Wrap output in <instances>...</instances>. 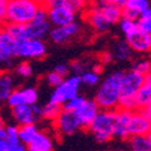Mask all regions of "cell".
I'll return each instance as SVG.
<instances>
[{
    "mask_svg": "<svg viewBox=\"0 0 151 151\" xmlns=\"http://www.w3.org/2000/svg\"><path fill=\"white\" fill-rule=\"evenodd\" d=\"M114 151H128V150H123V149H120V150H114Z\"/></svg>",
    "mask_w": 151,
    "mask_h": 151,
    "instance_id": "obj_48",
    "label": "cell"
},
{
    "mask_svg": "<svg viewBox=\"0 0 151 151\" xmlns=\"http://www.w3.org/2000/svg\"><path fill=\"white\" fill-rule=\"evenodd\" d=\"M87 62L85 60H81V59H76V60H74L71 62L70 64H69V68H70V71L74 74V75H76V76H81V75L83 73H86L87 70Z\"/></svg>",
    "mask_w": 151,
    "mask_h": 151,
    "instance_id": "obj_34",
    "label": "cell"
},
{
    "mask_svg": "<svg viewBox=\"0 0 151 151\" xmlns=\"http://www.w3.org/2000/svg\"><path fill=\"white\" fill-rule=\"evenodd\" d=\"M135 100H137L138 110H144L151 103V83L150 82L144 81L143 86L140 87V90L138 91L135 96Z\"/></svg>",
    "mask_w": 151,
    "mask_h": 151,
    "instance_id": "obj_25",
    "label": "cell"
},
{
    "mask_svg": "<svg viewBox=\"0 0 151 151\" xmlns=\"http://www.w3.org/2000/svg\"><path fill=\"white\" fill-rule=\"evenodd\" d=\"M39 92L34 87H24V88H16L7 99V105L14 109L21 105H33L37 103Z\"/></svg>",
    "mask_w": 151,
    "mask_h": 151,
    "instance_id": "obj_9",
    "label": "cell"
},
{
    "mask_svg": "<svg viewBox=\"0 0 151 151\" xmlns=\"http://www.w3.org/2000/svg\"><path fill=\"white\" fill-rule=\"evenodd\" d=\"M55 73H57L58 75H60L62 78H64L65 75H68L70 73V68H69V64H67V63H59V64H57L53 69Z\"/></svg>",
    "mask_w": 151,
    "mask_h": 151,
    "instance_id": "obj_38",
    "label": "cell"
},
{
    "mask_svg": "<svg viewBox=\"0 0 151 151\" xmlns=\"http://www.w3.org/2000/svg\"><path fill=\"white\" fill-rule=\"evenodd\" d=\"M119 24H120V29H121V32L124 34V36H128V35H131V34H133L134 32L138 30L137 22H135V21L121 18V21L119 22Z\"/></svg>",
    "mask_w": 151,
    "mask_h": 151,
    "instance_id": "obj_33",
    "label": "cell"
},
{
    "mask_svg": "<svg viewBox=\"0 0 151 151\" xmlns=\"http://www.w3.org/2000/svg\"><path fill=\"white\" fill-rule=\"evenodd\" d=\"M19 44L17 40H15L7 32L3 30L0 33V52L4 53L5 56L14 58L18 55Z\"/></svg>",
    "mask_w": 151,
    "mask_h": 151,
    "instance_id": "obj_19",
    "label": "cell"
},
{
    "mask_svg": "<svg viewBox=\"0 0 151 151\" xmlns=\"http://www.w3.org/2000/svg\"><path fill=\"white\" fill-rule=\"evenodd\" d=\"M96 5L102 12L104 18L114 26L115 23H119L122 18V10L117 6L115 0H102V1H97Z\"/></svg>",
    "mask_w": 151,
    "mask_h": 151,
    "instance_id": "obj_16",
    "label": "cell"
},
{
    "mask_svg": "<svg viewBox=\"0 0 151 151\" xmlns=\"http://www.w3.org/2000/svg\"><path fill=\"white\" fill-rule=\"evenodd\" d=\"M128 143L131 151H151V142L146 138V135L131 137Z\"/></svg>",
    "mask_w": 151,
    "mask_h": 151,
    "instance_id": "obj_26",
    "label": "cell"
},
{
    "mask_svg": "<svg viewBox=\"0 0 151 151\" xmlns=\"http://www.w3.org/2000/svg\"><path fill=\"white\" fill-rule=\"evenodd\" d=\"M137 27H138V30L142 32L143 34H146L149 36L151 35V21L139 18L137 21Z\"/></svg>",
    "mask_w": 151,
    "mask_h": 151,
    "instance_id": "obj_37",
    "label": "cell"
},
{
    "mask_svg": "<svg viewBox=\"0 0 151 151\" xmlns=\"http://www.w3.org/2000/svg\"><path fill=\"white\" fill-rule=\"evenodd\" d=\"M4 30L7 32L18 42L28 40L27 26H22V24H16V23H4Z\"/></svg>",
    "mask_w": 151,
    "mask_h": 151,
    "instance_id": "obj_24",
    "label": "cell"
},
{
    "mask_svg": "<svg viewBox=\"0 0 151 151\" xmlns=\"http://www.w3.org/2000/svg\"><path fill=\"white\" fill-rule=\"evenodd\" d=\"M27 149L28 151H53V142L50 135L40 132Z\"/></svg>",
    "mask_w": 151,
    "mask_h": 151,
    "instance_id": "obj_21",
    "label": "cell"
},
{
    "mask_svg": "<svg viewBox=\"0 0 151 151\" xmlns=\"http://www.w3.org/2000/svg\"><path fill=\"white\" fill-rule=\"evenodd\" d=\"M116 122V110H100L90 124L88 131L93 134L98 143H106L114 138Z\"/></svg>",
    "mask_w": 151,
    "mask_h": 151,
    "instance_id": "obj_4",
    "label": "cell"
},
{
    "mask_svg": "<svg viewBox=\"0 0 151 151\" xmlns=\"http://www.w3.org/2000/svg\"><path fill=\"white\" fill-rule=\"evenodd\" d=\"M10 150V145L5 139L0 138V151H9Z\"/></svg>",
    "mask_w": 151,
    "mask_h": 151,
    "instance_id": "obj_45",
    "label": "cell"
},
{
    "mask_svg": "<svg viewBox=\"0 0 151 151\" xmlns=\"http://www.w3.org/2000/svg\"><path fill=\"white\" fill-rule=\"evenodd\" d=\"M85 11H86L85 12L86 21L88 22V24L97 33H105V32L110 30V28L112 26L104 18V16L102 15V12H100L98 6L96 5V3L87 5Z\"/></svg>",
    "mask_w": 151,
    "mask_h": 151,
    "instance_id": "obj_13",
    "label": "cell"
},
{
    "mask_svg": "<svg viewBox=\"0 0 151 151\" xmlns=\"http://www.w3.org/2000/svg\"><path fill=\"white\" fill-rule=\"evenodd\" d=\"M5 140L9 143V145H16L19 144V138H18V126L15 124H9L6 126V137Z\"/></svg>",
    "mask_w": 151,
    "mask_h": 151,
    "instance_id": "obj_31",
    "label": "cell"
},
{
    "mask_svg": "<svg viewBox=\"0 0 151 151\" xmlns=\"http://www.w3.org/2000/svg\"><path fill=\"white\" fill-rule=\"evenodd\" d=\"M15 73L17 76L23 78V79H28L33 75V67L29 62H22L19 64H17Z\"/></svg>",
    "mask_w": 151,
    "mask_h": 151,
    "instance_id": "obj_32",
    "label": "cell"
},
{
    "mask_svg": "<svg viewBox=\"0 0 151 151\" xmlns=\"http://www.w3.org/2000/svg\"><path fill=\"white\" fill-rule=\"evenodd\" d=\"M9 151H28V149H27L26 145L19 143V144H16V145H11Z\"/></svg>",
    "mask_w": 151,
    "mask_h": 151,
    "instance_id": "obj_41",
    "label": "cell"
},
{
    "mask_svg": "<svg viewBox=\"0 0 151 151\" xmlns=\"http://www.w3.org/2000/svg\"><path fill=\"white\" fill-rule=\"evenodd\" d=\"M139 18H143V19H147V21H151V7H147L145 11H143Z\"/></svg>",
    "mask_w": 151,
    "mask_h": 151,
    "instance_id": "obj_44",
    "label": "cell"
},
{
    "mask_svg": "<svg viewBox=\"0 0 151 151\" xmlns=\"http://www.w3.org/2000/svg\"><path fill=\"white\" fill-rule=\"evenodd\" d=\"M80 80H81V85L88 86V87H94L99 83L100 79H99V74H97L96 71L87 70L80 76Z\"/></svg>",
    "mask_w": 151,
    "mask_h": 151,
    "instance_id": "obj_29",
    "label": "cell"
},
{
    "mask_svg": "<svg viewBox=\"0 0 151 151\" xmlns=\"http://www.w3.org/2000/svg\"><path fill=\"white\" fill-rule=\"evenodd\" d=\"M143 111V114H144V116L147 119V121H149V123L151 124V103L144 109V110H142Z\"/></svg>",
    "mask_w": 151,
    "mask_h": 151,
    "instance_id": "obj_43",
    "label": "cell"
},
{
    "mask_svg": "<svg viewBox=\"0 0 151 151\" xmlns=\"http://www.w3.org/2000/svg\"><path fill=\"white\" fill-rule=\"evenodd\" d=\"M15 88V78L10 71H0V102H7Z\"/></svg>",
    "mask_w": 151,
    "mask_h": 151,
    "instance_id": "obj_20",
    "label": "cell"
},
{
    "mask_svg": "<svg viewBox=\"0 0 151 151\" xmlns=\"http://www.w3.org/2000/svg\"><path fill=\"white\" fill-rule=\"evenodd\" d=\"M150 44H151V35H150Z\"/></svg>",
    "mask_w": 151,
    "mask_h": 151,
    "instance_id": "obj_49",
    "label": "cell"
},
{
    "mask_svg": "<svg viewBox=\"0 0 151 151\" xmlns=\"http://www.w3.org/2000/svg\"><path fill=\"white\" fill-rule=\"evenodd\" d=\"M5 11H6V0H0V24L5 23Z\"/></svg>",
    "mask_w": 151,
    "mask_h": 151,
    "instance_id": "obj_39",
    "label": "cell"
},
{
    "mask_svg": "<svg viewBox=\"0 0 151 151\" xmlns=\"http://www.w3.org/2000/svg\"><path fill=\"white\" fill-rule=\"evenodd\" d=\"M53 123L56 129L64 135H73L79 129H81V124L76 114L70 111H65L63 109L60 111V114L58 115V117L53 121Z\"/></svg>",
    "mask_w": 151,
    "mask_h": 151,
    "instance_id": "obj_10",
    "label": "cell"
},
{
    "mask_svg": "<svg viewBox=\"0 0 151 151\" xmlns=\"http://www.w3.org/2000/svg\"><path fill=\"white\" fill-rule=\"evenodd\" d=\"M100 59H102L103 63H110V62L114 60V58H112L110 52H104L102 56H100Z\"/></svg>",
    "mask_w": 151,
    "mask_h": 151,
    "instance_id": "obj_42",
    "label": "cell"
},
{
    "mask_svg": "<svg viewBox=\"0 0 151 151\" xmlns=\"http://www.w3.org/2000/svg\"><path fill=\"white\" fill-rule=\"evenodd\" d=\"M63 81H64V78H62L60 75H58V74L55 73L53 70L46 74V82H47L50 86H51V87H53V88L58 87Z\"/></svg>",
    "mask_w": 151,
    "mask_h": 151,
    "instance_id": "obj_36",
    "label": "cell"
},
{
    "mask_svg": "<svg viewBox=\"0 0 151 151\" xmlns=\"http://www.w3.org/2000/svg\"><path fill=\"white\" fill-rule=\"evenodd\" d=\"M47 9L48 21L53 27H63L75 22L76 14L86 10L87 3L82 0H51L42 1Z\"/></svg>",
    "mask_w": 151,
    "mask_h": 151,
    "instance_id": "obj_1",
    "label": "cell"
},
{
    "mask_svg": "<svg viewBox=\"0 0 151 151\" xmlns=\"http://www.w3.org/2000/svg\"><path fill=\"white\" fill-rule=\"evenodd\" d=\"M132 50L128 46L127 41L126 40H119L114 46H112L111 50V56L115 60L119 62H124V60H128L132 57Z\"/></svg>",
    "mask_w": 151,
    "mask_h": 151,
    "instance_id": "obj_22",
    "label": "cell"
},
{
    "mask_svg": "<svg viewBox=\"0 0 151 151\" xmlns=\"http://www.w3.org/2000/svg\"><path fill=\"white\" fill-rule=\"evenodd\" d=\"M80 86H81L80 76L71 75V76L64 79V81L53 90V92L51 93V96H50L48 102L63 106L68 100L79 96Z\"/></svg>",
    "mask_w": 151,
    "mask_h": 151,
    "instance_id": "obj_5",
    "label": "cell"
},
{
    "mask_svg": "<svg viewBox=\"0 0 151 151\" xmlns=\"http://www.w3.org/2000/svg\"><path fill=\"white\" fill-rule=\"evenodd\" d=\"M85 102H86V98H83L82 96H76L73 99L68 100V102L62 106V109L65 110V111H70V112H75V114H76L79 111V109L83 105Z\"/></svg>",
    "mask_w": 151,
    "mask_h": 151,
    "instance_id": "obj_28",
    "label": "cell"
},
{
    "mask_svg": "<svg viewBox=\"0 0 151 151\" xmlns=\"http://www.w3.org/2000/svg\"><path fill=\"white\" fill-rule=\"evenodd\" d=\"M146 138H147V139H149V140L151 142V129H150V132H149V133L146 134Z\"/></svg>",
    "mask_w": 151,
    "mask_h": 151,
    "instance_id": "obj_46",
    "label": "cell"
},
{
    "mask_svg": "<svg viewBox=\"0 0 151 151\" xmlns=\"http://www.w3.org/2000/svg\"><path fill=\"white\" fill-rule=\"evenodd\" d=\"M132 111L117 109L116 110V122H115V129L114 137L119 139H128V124L132 117Z\"/></svg>",
    "mask_w": 151,
    "mask_h": 151,
    "instance_id": "obj_17",
    "label": "cell"
},
{
    "mask_svg": "<svg viewBox=\"0 0 151 151\" xmlns=\"http://www.w3.org/2000/svg\"><path fill=\"white\" fill-rule=\"evenodd\" d=\"M99 111H100V109L97 105V103L94 102V99H86L83 105L76 112V116L80 121L81 128H88Z\"/></svg>",
    "mask_w": 151,
    "mask_h": 151,
    "instance_id": "obj_15",
    "label": "cell"
},
{
    "mask_svg": "<svg viewBox=\"0 0 151 151\" xmlns=\"http://www.w3.org/2000/svg\"><path fill=\"white\" fill-rule=\"evenodd\" d=\"M126 41H127L132 51H135V52L144 53V52H150V50H151L150 36L146 34H143L139 30L126 36Z\"/></svg>",
    "mask_w": 151,
    "mask_h": 151,
    "instance_id": "obj_18",
    "label": "cell"
},
{
    "mask_svg": "<svg viewBox=\"0 0 151 151\" xmlns=\"http://www.w3.org/2000/svg\"><path fill=\"white\" fill-rule=\"evenodd\" d=\"M144 83V76L134 70L126 71L121 81L120 98H135L138 91Z\"/></svg>",
    "mask_w": 151,
    "mask_h": 151,
    "instance_id": "obj_8",
    "label": "cell"
},
{
    "mask_svg": "<svg viewBox=\"0 0 151 151\" xmlns=\"http://www.w3.org/2000/svg\"><path fill=\"white\" fill-rule=\"evenodd\" d=\"M4 30V24H0V33Z\"/></svg>",
    "mask_w": 151,
    "mask_h": 151,
    "instance_id": "obj_47",
    "label": "cell"
},
{
    "mask_svg": "<svg viewBox=\"0 0 151 151\" xmlns=\"http://www.w3.org/2000/svg\"><path fill=\"white\" fill-rule=\"evenodd\" d=\"M46 55V45L42 40L29 39L19 44L17 57L23 59H39Z\"/></svg>",
    "mask_w": 151,
    "mask_h": 151,
    "instance_id": "obj_11",
    "label": "cell"
},
{
    "mask_svg": "<svg viewBox=\"0 0 151 151\" xmlns=\"http://www.w3.org/2000/svg\"><path fill=\"white\" fill-rule=\"evenodd\" d=\"M42 4V1H41ZM51 32V23L48 21L47 16V9L42 4L41 9L36 14L34 19L27 24V33H28V40L35 39V40H42L45 36H47Z\"/></svg>",
    "mask_w": 151,
    "mask_h": 151,
    "instance_id": "obj_6",
    "label": "cell"
},
{
    "mask_svg": "<svg viewBox=\"0 0 151 151\" xmlns=\"http://www.w3.org/2000/svg\"><path fill=\"white\" fill-rule=\"evenodd\" d=\"M5 137H6V124L1 117V114H0V138L5 139Z\"/></svg>",
    "mask_w": 151,
    "mask_h": 151,
    "instance_id": "obj_40",
    "label": "cell"
},
{
    "mask_svg": "<svg viewBox=\"0 0 151 151\" xmlns=\"http://www.w3.org/2000/svg\"><path fill=\"white\" fill-rule=\"evenodd\" d=\"M40 133V129L36 127V124H28V126H22L18 127V138L19 143L28 146L35 138Z\"/></svg>",
    "mask_w": 151,
    "mask_h": 151,
    "instance_id": "obj_23",
    "label": "cell"
},
{
    "mask_svg": "<svg viewBox=\"0 0 151 151\" xmlns=\"http://www.w3.org/2000/svg\"><path fill=\"white\" fill-rule=\"evenodd\" d=\"M80 32H81V24L78 22H74L71 24H68V26L51 28V32H50L48 36L51 39V41H53L55 44L62 45V44L70 41L75 36H78Z\"/></svg>",
    "mask_w": 151,
    "mask_h": 151,
    "instance_id": "obj_12",
    "label": "cell"
},
{
    "mask_svg": "<svg viewBox=\"0 0 151 151\" xmlns=\"http://www.w3.org/2000/svg\"><path fill=\"white\" fill-rule=\"evenodd\" d=\"M41 1L36 0H10L6 1L5 23H16L27 26L41 9Z\"/></svg>",
    "mask_w": 151,
    "mask_h": 151,
    "instance_id": "obj_3",
    "label": "cell"
},
{
    "mask_svg": "<svg viewBox=\"0 0 151 151\" xmlns=\"http://www.w3.org/2000/svg\"><path fill=\"white\" fill-rule=\"evenodd\" d=\"M123 7H128L133 11H135L137 14L142 15L143 11H145L147 7H150V4L146 0H126V4Z\"/></svg>",
    "mask_w": 151,
    "mask_h": 151,
    "instance_id": "obj_30",
    "label": "cell"
},
{
    "mask_svg": "<svg viewBox=\"0 0 151 151\" xmlns=\"http://www.w3.org/2000/svg\"><path fill=\"white\" fill-rule=\"evenodd\" d=\"M151 129V124L147 119L144 116L142 110H137L132 114L129 124H128V137H143L146 135ZM128 138V139H129Z\"/></svg>",
    "mask_w": 151,
    "mask_h": 151,
    "instance_id": "obj_14",
    "label": "cell"
},
{
    "mask_svg": "<svg viewBox=\"0 0 151 151\" xmlns=\"http://www.w3.org/2000/svg\"><path fill=\"white\" fill-rule=\"evenodd\" d=\"M124 71H114L99 85L94 102L100 110H117L120 100V87Z\"/></svg>",
    "mask_w": 151,
    "mask_h": 151,
    "instance_id": "obj_2",
    "label": "cell"
},
{
    "mask_svg": "<svg viewBox=\"0 0 151 151\" xmlns=\"http://www.w3.org/2000/svg\"><path fill=\"white\" fill-rule=\"evenodd\" d=\"M132 70L137 71L138 74L143 75V76H145V75H147L151 71V62L146 60V59L137 62V63H134V65L132 67Z\"/></svg>",
    "mask_w": 151,
    "mask_h": 151,
    "instance_id": "obj_35",
    "label": "cell"
},
{
    "mask_svg": "<svg viewBox=\"0 0 151 151\" xmlns=\"http://www.w3.org/2000/svg\"><path fill=\"white\" fill-rule=\"evenodd\" d=\"M12 117L18 127L28 124H35V122L41 119V106L37 104L21 105L12 109Z\"/></svg>",
    "mask_w": 151,
    "mask_h": 151,
    "instance_id": "obj_7",
    "label": "cell"
},
{
    "mask_svg": "<svg viewBox=\"0 0 151 151\" xmlns=\"http://www.w3.org/2000/svg\"><path fill=\"white\" fill-rule=\"evenodd\" d=\"M60 111H62L60 105L48 102L44 106H41V119L48 120V121H55L60 114Z\"/></svg>",
    "mask_w": 151,
    "mask_h": 151,
    "instance_id": "obj_27",
    "label": "cell"
}]
</instances>
